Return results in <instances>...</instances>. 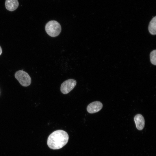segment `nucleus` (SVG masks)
<instances>
[{"mask_svg": "<svg viewBox=\"0 0 156 156\" xmlns=\"http://www.w3.org/2000/svg\"><path fill=\"white\" fill-rule=\"evenodd\" d=\"M137 129L141 130L143 129L145 125V120L143 116L140 114L136 115L134 117Z\"/></svg>", "mask_w": 156, "mask_h": 156, "instance_id": "423d86ee", "label": "nucleus"}, {"mask_svg": "<svg viewBox=\"0 0 156 156\" xmlns=\"http://www.w3.org/2000/svg\"><path fill=\"white\" fill-rule=\"evenodd\" d=\"M148 30L150 33L152 35L156 34V16L153 17L150 21Z\"/></svg>", "mask_w": 156, "mask_h": 156, "instance_id": "6e6552de", "label": "nucleus"}, {"mask_svg": "<svg viewBox=\"0 0 156 156\" xmlns=\"http://www.w3.org/2000/svg\"><path fill=\"white\" fill-rule=\"evenodd\" d=\"M45 31L47 34L52 37L57 36L60 34L61 27L57 21L52 20L48 22L45 26Z\"/></svg>", "mask_w": 156, "mask_h": 156, "instance_id": "f03ea898", "label": "nucleus"}, {"mask_svg": "<svg viewBox=\"0 0 156 156\" xmlns=\"http://www.w3.org/2000/svg\"><path fill=\"white\" fill-rule=\"evenodd\" d=\"M15 77L21 85L27 87L29 86L31 82V79L29 75L23 70L16 71L15 74Z\"/></svg>", "mask_w": 156, "mask_h": 156, "instance_id": "7ed1b4c3", "label": "nucleus"}, {"mask_svg": "<svg viewBox=\"0 0 156 156\" xmlns=\"http://www.w3.org/2000/svg\"><path fill=\"white\" fill-rule=\"evenodd\" d=\"M103 107L102 103L99 101H95L90 103L87 107L88 112L90 114L97 112L100 111Z\"/></svg>", "mask_w": 156, "mask_h": 156, "instance_id": "39448f33", "label": "nucleus"}, {"mask_svg": "<svg viewBox=\"0 0 156 156\" xmlns=\"http://www.w3.org/2000/svg\"><path fill=\"white\" fill-rule=\"evenodd\" d=\"M2 52V49L1 46H0V55L1 54Z\"/></svg>", "mask_w": 156, "mask_h": 156, "instance_id": "9d476101", "label": "nucleus"}, {"mask_svg": "<svg viewBox=\"0 0 156 156\" xmlns=\"http://www.w3.org/2000/svg\"><path fill=\"white\" fill-rule=\"evenodd\" d=\"M68 139L69 136L66 132L63 130H57L49 136L47 144L49 147L52 149H58L66 144Z\"/></svg>", "mask_w": 156, "mask_h": 156, "instance_id": "f257e3e1", "label": "nucleus"}, {"mask_svg": "<svg viewBox=\"0 0 156 156\" xmlns=\"http://www.w3.org/2000/svg\"><path fill=\"white\" fill-rule=\"evenodd\" d=\"M150 59L151 63L154 65H156V50H154L150 53Z\"/></svg>", "mask_w": 156, "mask_h": 156, "instance_id": "1a4fd4ad", "label": "nucleus"}, {"mask_svg": "<svg viewBox=\"0 0 156 156\" xmlns=\"http://www.w3.org/2000/svg\"><path fill=\"white\" fill-rule=\"evenodd\" d=\"M5 5L7 10L13 11L17 8L19 5V3L17 0H6Z\"/></svg>", "mask_w": 156, "mask_h": 156, "instance_id": "0eeeda50", "label": "nucleus"}, {"mask_svg": "<svg viewBox=\"0 0 156 156\" xmlns=\"http://www.w3.org/2000/svg\"><path fill=\"white\" fill-rule=\"evenodd\" d=\"M76 83V81L74 79H70L65 81L61 86V92L64 94L68 93L74 88Z\"/></svg>", "mask_w": 156, "mask_h": 156, "instance_id": "20e7f679", "label": "nucleus"}]
</instances>
